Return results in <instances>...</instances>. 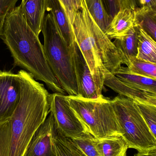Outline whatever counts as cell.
Returning <instances> with one entry per match:
<instances>
[{
	"instance_id": "f546056e",
	"label": "cell",
	"mask_w": 156,
	"mask_h": 156,
	"mask_svg": "<svg viewBox=\"0 0 156 156\" xmlns=\"http://www.w3.org/2000/svg\"><path fill=\"white\" fill-rule=\"evenodd\" d=\"M146 104L156 107V94L149 93V96Z\"/></svg>"
},
{
	"instance_id": "4fadbf2b",
	"label": "cell",
	"mask_w": 156,
	"mask_h": 156,
	"mask_svg": "<svg viewBox=\"0 0 156 156\" xmlns=\"http://www.w3.org/2000/svg\"><path fill=\"white\" fill-rule=\"evenodd\" d=\"M47 12L53 16L54 21L61 37L67 45L71 47L75 42L72 26L65 10L58 0H48Z\"/></svg>"
},
{
	"instance_id": "52a82bcc",
	"label": "cell",
	"mask_w": 156,
	"mask_h": 156,
	"mask_svg": "<svg viewBox=\"0 0 156 156\" xmlns=\"http://www.w3.org/2000/svg\"><path fill=\"white\" fill-rule=\"evenodd\" d=\"M49 101L50 112L54 116L57 129L64 136L73 139L89 133L70 107L67 95L54 93L50 94Z\"/></svg>"
},
{
	"instance_id": "4dcf8cb0",
	"label": "cell",
	"mask_w": 156,
	"mask_h": 156,
	"mask_svg": "<svg viewBox=\"0 0 156 156\" xmlns=\"http://www.w3.org/2000/svg\"><path fill=\"white\" fill-rule=\"evenodd\" d=\"M134 156H156V154L153 150L149 152H138Z\"/></svg>"
},
{
	"instance_id": "7a4b0ae2",
	"label": "cell",
	"mask_w": 156,
	"mask_h": 156,
	"mask_svg": "<svg viewBox=\"0 0 156 156\" xmlns=\"http://www.w3.org/2000/svg\"><path fill=\"white\" fill-rule=\"evenodd\" d=\"M20 98L11 116L10 156H26L29 144L50 113L49 94L44 84L24 69L17 73Z\"/></svg>"
},
{
	"instance_id": "9c48e42d",
	"label": "cell",
	"mask_w": 156,
	"mask_h": 156,
	"mask_svg": "<svg viewBox=\"0 0 156 156\" xmlns=\"http://www.w3.org/2000/svg\"><path fill=\"white\" fill-rule=\"evenodd\" d=\"M70 49L77 85V96L85 99H96L102 96L97 89L89 66L76 41Z\"/></svg>"
},
{
	"instance_id": "2e32d148",
	"label": "cell",
	"mask_w": 156,
	"mask_h": 156,
	"mask_svg": "<svg viewBox=\"0 0 156 156\" xmlns=\"http://www.w3.org/2000/svg\"><path fill=\"white\" fill-rule=\"evenodd\" d=\"M137 27V54L136 58L156 64V42L140 26Z\"/></svg>"
},
{
	"instance_id": "d6986e66",
	"label": "cell",
	"mask_w": 156,
	"mask_h": 156,
	"mask_svg": "<svg viewBox=\"0 0 156 156\" xmlns=\"http://www.w3.org/2000/svg\"><path fill=\"white\" fill-rule=\"evenodd\" d=\"M53 143L55 156H86L72 139L65 137L57 129L53 138Z\"/></svg>"
},
{
	"instance_id": "30bf717a",
	"label": "cell",
	"mask_w": 156,
	"mask_h": 156,
	"mask_svg": "<svg viewBox=\"0 0 156 156\" xmlns=\"http://www.w3.org/2000/svg\"><path fill=\"white\" fill-rule=\"evenodd\" d=\"M57 128L51 113L33 136L26 156H55L53 138Z\"/></svg>"
},
{
	"instance_id": "ffe728a7",
	"label": "cell",
	"mask_w": 156,
	"mask_h": 156,
	"mask_svg": "<svg viewBox=\"0 0 156 156\" xmlns=\"http://www.w3.org/2000/svg\"><path fill=\"white\" fill-rule=\"evenodd\" d=\"M136 24L156 42V13L138 8L136 10Z\"/></svg>"
},
{
	"instance_id": "7402d4cb",
	"label": "cell",
	"mask_w": 156,
	"mask_h": 156,
	"mask_svg": "<svg viewBox=\"0 0 156 156\" xmlns=\"http://www.w3.org/2000/svg\"><path fill=\"white\" fill-rule=\"evenodd\" d=\"M127 67L133 74L156 80V64L145 62L136 58L130 62Z\"/></svg>"
},
{
	"instance_id": "6da1fadb",
	"label": "cell",
	"mask_w": 156,
	"mask_h": 156,
	"mask_svg": "<svg viewBox=\"0 0 156 156\" xmlns=\"http://www.w3.org/2000/svg\"><path fill=\"white\" fill-rule=\"evenodd\" d=\"M0 38L11 53L15 66L23 69L37 80L44 83L54 93L65 94L48 65L39 37L26 20L21 5L6 16Z\"/></svg>"
},
{
	"instance_id": "484cf974",
	"label": "cell",
	"mask_w": 156,
	"mask_h": 156,
	"mask_svg": "<svg viewBox=\"0 0 156 156\" xmlns=\"http://www.w3.org/2000/svg\"><path fill=\"white\" fill-rule=\"evenodd\" d=\"M18 0H0V35L8 13L16 7Z\"/></svg>"
},
{
	"instance_id": "8fae6325",
	"label": "cell",
	"mask_w": 156,
	"mask_h": 156,
	"mask_svg": "<svg viewBox=\"0 0 156 156\" xmlns=\"http://www.w3.org/2000/svg\"><path fill=\"white\" fill-rule=\"evenodd\" d=\"M48 2V0H22L20 4L27 24L38 37L42 30Z\"/></svg>"
},
{
	"instance_id": "d4e9b609",
	"label": "cell",
	"mask_w": 156,
	"mask_h": 156,
	"mask_svg": "<svg viewBox=\"0 0 156 156\" xmlns=\"http://www.w3.org/2000/svg\"><path fill=\"white\" fill-rule=\"evenodd\" d=\"M65 10L71 25L76 13L81 9L83 0H58Z\"/></svg>"
},
{
	"instance_id": "1f68e13d",
	"label": "cell",
	"mask_w": 156,
	"mask_h": 156,
	"mask_svg": "<svg viewBox=\"0 0 156 156\" xmlns=\"http://www.w3.org/2000/svg\"><path fill=\"white\" fill-rule=\"evenodd\" d=\"M154 152L156 154V149L154 150Z\"/></svg>"
},
{
	"instance_id": "f1b7e54d",
	"label": "cell",
	"mask_w": 156,
	"mask_h": 156,
	"mask_svg": "<svg viewBox=\"0 0 156 156\" xmlns=\"http://www.w3.org/2000/svg\"><path fill=\"white\" fill-rule=\"evenodd\" d=\"M121 9L125 8L136 10L139 8V0H120Z\"/></svg>"
},
{
	"instance_id": "9a60e30c",
	"label": "cell",
	"mask_w": 156,
	"mask_h": 156,
	"mask_svg": "<svg viewBox=\"0 0 156 156\" xmlns=\"http://www.w3.org/2000/svg\"><path fill=\"white\" fill-rule=\"evenodd\" d=\"M113 42L122 58V64L129 66L137 54V27L132 28L126 35L115 39Z\"/></svg>"
},
{
	"instance_id": "8992f818",
	"label": "cell",
	"mask_w": 156,
	"mask_h": 156,
	"mask_svg": "<svg viewBox=\"0 0 156 156\" xmlns=\"http://www.w3.org/2000/svg\"><path fill=\"white\" fill-rule=\"evenodd\" d=\"M122 131L129 148L138 152L156 149V139L151 133L137 103L130 98L118 96L112 100Z\"/></svg>"
},
{
	"instance_id": "ba28073f",
	"label": "cell",
	"mask_w": 156,
	"mask_h": 156,
	"mask_svg": "<svg viewBox=\"0 0 156 156\" xmlns=\"http://www.w3.org/2000/svg\"><path fill=\"white\" fill-rule=\"evenodd\" d=\"M20 98V83L17 74L0 70V121L11 118Z\"/></svg>"
},
{
	"instance_id": "5b68a950",
	"label": "cell",
	"mask_w": 156,
	"mask_h": 156,
	"mask_svg": "<svg viewBox=\"0 0 156 156\" xmlns=\"http://www.w3.org/2000/svg\"><path fill=\"white\" fill-rule=\"evenodd\" d=\"M67 98L71 109L94 137L122 136L112 100L103 95L96 99H85L68 95Z\"/></svg>"
},
{
	"instance_id": "5bb4252c",
	"label": "cell",
	"mask_w": 156,
	"mask_h": 156,
	"mask_svg": "<svg viewBox=\"0 0 156 156\" xmlns=\"http://www.w3.org/2000/svg\"><path fill=\"white\" fill-rule=\"evenodd\" d=\"M114 75L133 89L156 94V80L131 73L127 67L122 66Z\"/></svg>"
},
{
	"instance_id": "4316f807",
	"label": "cell",
	"mask_w": 156,
	"mask_h": 156,
	"mask_svg": "<svg viewBox=\"0 0 156 156\" xmlns=\"http://www.w3.org/2000/svg\"><path fill=\"white\" fill-rule=\"evenodd\" d=\"M108 14L112 18L121 10L120 0H103Z\"/></svg>"
},
{
	"instance_id": "7c38bea8",
	"label": "cell",
	"mask_w": 156,
	"mask_h": 156,
	"mask_svg": "<svg viewBox=\"0 0 156 156\" xmlns=\"http://www.w3.org/2000/svg\"><path fill=\"white\" fill-rule=\"evenodd\" d=\"M136 10L121 9L112 18L105 34L111 40L123 37L136 25Z\"/></svg>"
},
{
	"instance_id": "44dd1931",
	"label": "cell",
	"mask_w": 156,
	"mask_h": 156,
	"mask_svg": "<svg viewBox=\"0 0 156 156\" xmlns=\"http://www.w3.org/2000/svg\"><path fill=\"white\" fill-rule=\"evenodd\" d=\"M72 140L86 156H103L98 146L97 138L90 133Z\"/></svg>"
},
{
	"instance_id": "603a6c76",
	"label": "cell",
	"mask_w": 156,
	"mask_h": 156,
	"mask_svg": "<svg viewBox=\"0 0 156 156\" xmlns=\"http://www.w3.org/2000/svg\"><path fill=\"white\" fill-rule=\"evenodd\" d=\"M11 142V118L0 121V156H10Z\"/></svg>"
},
{
	"instance_id": "83f0119b",
	"label": "cell",
	"mask_w": 156,
	"mask_h": 156,
	"mask_svg": "<svg viewBox=\"0 0 156 156\" xmlns=\"http://www.w3.org/2000/svg\"><path fill=\"white\" fill-rule=\"evenodd\" d=\"M156 13V0H139V8Z\"/></svg>"
},
{
	"instance_id": "3957f363",
	"label": "cell",
	"mask_w": 156,
	"mask_h": 156,
	"mask_svg": "<svg viewBox=\"0 0 156 156\" xmlns=\"http://www.w3.org/2000/svg\"><path fill=\"white\" fill-rule=\"evenodd\" d=\"M75 40L81 51L100 93L104 86L105 75L114 74L122 65L116 47L90 14L85 1L76 13L72 25Z\"/></svg>"
},
{
	"instance_id": "cb8c5ba5",
	"label": "cell",
	"mask_w": 156,
	"mask_h": 156,
	"mask_svg": "<svg viewBox=\"0 0 156 156\" xmlns=\"http://www.w3.org/2000/svg\"><path fill=\"white\" fill-rule=\"evenodd\" d=\"M150 131L156 139V107L145 103H137Z\"/></svg>"
},
{
	"instance_id": "e0dca14e",
	"label": "cell",
	"mask_w": 156,
	"mask_h": 156,
	"mask_svg": "<svg viewBox=\"0 0 156 156\" xmlns=\"http://www.w3.org/2000/svg\"><path fill=\"white\" fill-rule=\"evenodd\" d=\"M103 156H126L128 145L122 136H113L98 139Z\"/></svg>"
},
{
	"instance_id": "277c9868",
	"label": "cell",
	"mask_w": 156,
	"mask_h": 156,
	"mask_svg": "<svg viewBox=\"0 0 156 156\" xmlns=\"http://www.w3.org/2000/svg\"><path fill=\"white\" fill-rule=\"evenodd\" d=\"M41 32L48 65L62 89L69 95H78L77 85L70 48L58 32L51 13L46 14Z\"/></svg>"
},
{
	"instance_id": "ac0fdd59",
	"label": "cell",
	"mask_w": 156,
	"mask_h": 156,
	"mask_svg": "<svg viewBox=\"0 0 156 156\" xmlns=\"http://www.w3.org/2000/svg\"><path fill=\"white\" fill-rule=\"evenodd\" d=\"M88 11L102 31L105 34L112 18L108 14L103 0H84Z\"/></svg>"
}]
</instances>
